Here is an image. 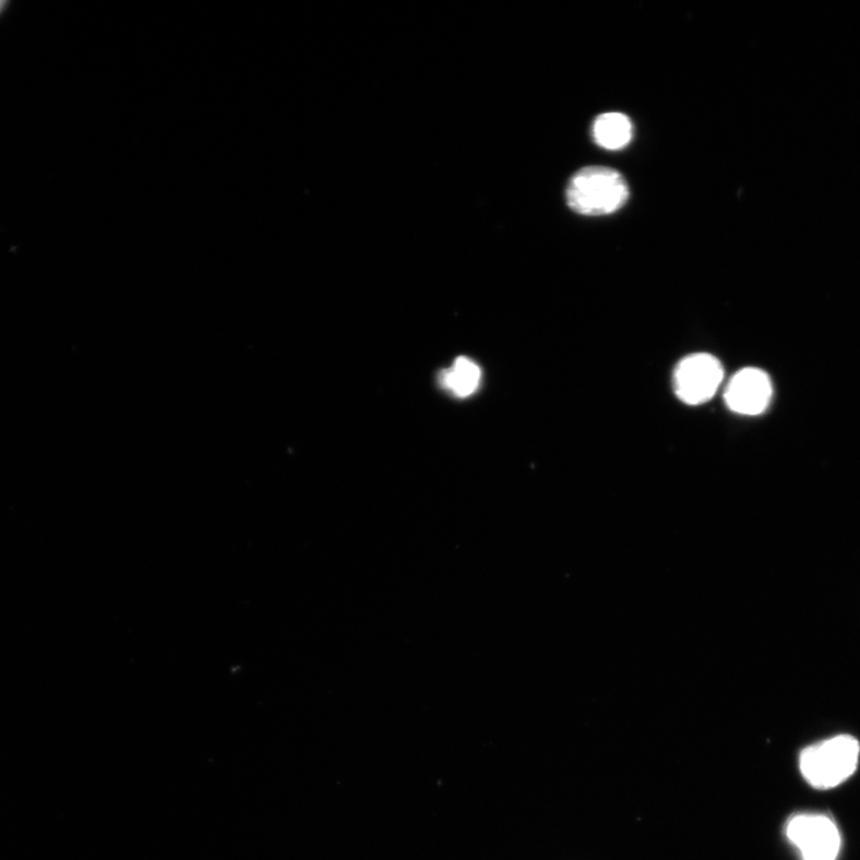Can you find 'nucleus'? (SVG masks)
I'll return each instance as SVG.
<instances>
[{"instance_id": "nucleus-1", "label": "nucleus", "mask_w": 860, "mask_h": 860, "mask_svg": "<svg viewBox=\"0 0 860 860\" xmlns=\"http://www.w3.org/2000/svg\"><path fill=\"white\" fill-rule=\"evenodd\" d=\"M630 198L623 175L612 168L586 167L578 170L566 187V204L586 217H604L622 210Z\"/></svg>"}, {"instance_id": "nucleus-2", "label": "nucleus", "mask_w": 860, "mask_h": 860, "mask_svg": "<svg viewBox=\"0 0 860 860\" xmlns=\"http://www.w3.org/2000/svg\"><path fill=\"white\" fill-rule=\"evenodd\" d=\"M860 744L851 736H838L809 745L800 756L804 779L819 790H829L849 779L857 769Z\"/></svg>"}, {"instance_id": "nucleus-3", "label": "nucleus", "mask_w": 860, "mask_h": 860, "mask_svg": "<svg viewBox=\"0 0 860 860\" xmlns=\"http://www.w3.org/2000/svg\"><path fill=\"white\" fill-rule=\"evenodd\" d=\"M787 837L802 860H837L841 837L833 819L825 814H799L787 825Z\"/></svg>"}, {"instance_id": "nucleus-4", "label": "nucleus", "mask_w": 860, "mask_h": 860, "mask_svg": "<svg viewBox=\"0 0 860 860\" xmlns=\"http://www.w3.org/2000/svg\"><path fill=\"white\" fill-rule=\"evenodd\" d=\"M724 378V367L715 357L693 354L678 363L673 386L680 401L689 406H700L715 396Z\"/></svg>"}, {"instance_id": "nucleus-5", "label": "nucleus", "mask_w": 860, "mask_h": 860, "mask_svg": "<svg viewBox=\"0 0 860 860\" xmlns=\"http://www.w3.org/2000/svg\"><path fill=\"white\" fill-rule=\"evenodd\" d=\"M725 398L733 413L759 415L766 410L773 398V384L764 371L750 367L730 379Z\"/></svg>"}, {"instance_id": "nucleus-6", "label": "nucleus", "mask_w": 860, "mask_h": 860, "mask_svg": "<svg viewBox=\"0 0 860 860\" xmlns=\"http://www.w3.org/2000/svg\"><path fill=\"white\" fill-rule=\"evenodd\" d=\"M593 139L607 151L625 148L634 135V126L622 112H605L593 123Z\"/></svg>"}, {"instance_id": "nucleus-7", "label": "nucleus", "mask_w": 860, "mask_h": 860, "mask_svg": "<svg viewBox=\"0 0 860 860\" xmlns=\"http://www.w3.org/2000/svg\"><path fill=\"white\" fill-rule=\"evenodd\" d=\"M482 372L479 366L466 357H459L449 370L440 373V384L452 395L467 398L477 391Z\"/></svg>"}, {"instance_id": "nucleus-8", "label": "nucleus", "mask_w": 860, "mask_h": 860, "mask_svg": "<svg viewBox=\"0 0 860 860\" xmlns=\"http://www.w3.org/2000/svg\"><path fill=\"white\" fill-rule=\"evenodd\" d=\"M7 7H8V2H4V0H0V15L3 14V12L7 9Z\"/></svg>"}]
</instances>
